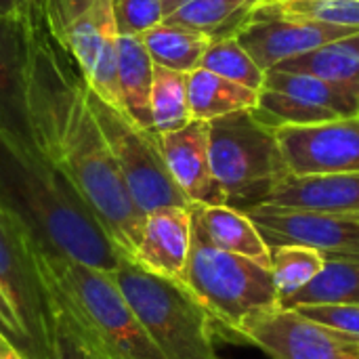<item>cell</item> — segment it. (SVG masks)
I'll list each match as a JSON object with an SVG mask.
<instances>
[{"label":"cell","mask_w":359,"mask_h":359,"mask_svg":"<svg viewBox=\"0 0 359 359\" xmlns=\"http://www.w3.org/2000/svg\"><path fill=\"white\" fill-rule=\"evenodd\" d=\"M259 2L263 0H187L164 21L198 29L217 40L233 36Z\"/></svg>","instance_id":"24"},{"label":"cell","mask_w":359,"mask_h":359,"mask_svg":"<svg viewBox=\"0 0 359 359\" xmlns=\"http://www.w3.org/2000/svg\"><path fill=\"white\" fill-rule=\"evenodd\" d=\"M158 137L168 172L185 198L202 206L225 204V194L210 164V122L191 120L179 130Z\"/></svg>","instance_id":"15"},{"label":"cell","mask_w":359,"mask_h":359,"mask_svg":"<svg viewBox=\"0 0 359 359\" xmlns=\"http://www.w3.org/2000/svg\"><path fill=\"white\" fill-rule=\"evenodd\" d=\"M154 61L141 34H120L118 38V84L124 114L141 128L154 130L151 120ZM156 133V130H154Z\"/></svg>","instance_id":"20"},{"label":"cell","mask_w":359,"mask_h":359,"mask_svg":"<svg viewBox=\"0 0 359 359\" xmlns=\"http://www.w3.org/2000/svg\"><path fill=\"white\" fill-rule=\"evenodd\" d=\"M267 204L316 210L359 223V172L284 177Z\"/></svg>","instance_id":"17"},{"label":"cell","mask_w":359,"mask_h":359,"mask_svg":"<svg viewBox=\"0 0 359 359\" xmlns=\"http://www.w3.org/2000/svg\"><path fill=\"white\" fill-rule=\"evenodd\" d=\"M86 95L135 204L145 215L166 206H191L168 172L158 133L137 126L122 109L99 99L88 86Z\"/></svg>","instance_id":"8"},{"label":"cell","mask_w":359,"mask_h":359,"mask_svg":"<svg viewBox=\"0 0 359 359\" xmlns=\"http://www.w3.org/2000/svg\"><path fill=\"white\" fill-rule=\"evenodd\" d=\"M111 278L164 358L219 359L212 320L181 282L154 276L130 259H122Z\"/></svg>","instance_id":"5"},{"label":"cell","mask_w":359,"mask_h":359,"mask_svg":"<svg viewBox=\"0 0 359 359\" xmlns=\"http://www.w3.org/2000/svg\"><path fill=\"white\" fill-rule=\"evenodd\" d=\"M187 0H162V4H164V17L166 15H170L175 8H179L181 4H185Z\"/></svg>","instance_id":"37"},{"label":"cell","mask_w":359,"mask_h":359,"mask_svg":"<svg viewBox=\"0 0 359 359\" xmlns=\"http://www.w3.org/2000/svg\"><path fill=\"white\" fill-rule=\"evenodd\" d=\"M181 284L208 311L215 334L227 339L259 311L280 307L269 265L212 246L191 217V250Z\"/></svg>","instance_id":"4"},{"label":"cell","mask_w":359,"mask_h":359,"mask_svg":"<svg viewBox=\"0 0 359 359\" xmlns=\"http://www.w3.org/2000/svg\"><path fill=\"white\" fill-rule=\"evenodd\" d=\"M250 111L261 124H265L271 130L280 126H305V124H318V122H328V120L339 118L337 114L324 107L305 103L286 93L271 90L265 86L259 90L257 107H252Z\"/></svg>","instance_id":"28"},{"label":"cell","mask_w":359,"mask_h":359,"mask_svg":"<svg viewBox=\"0 0 359 359\" xmlns=\"http://www.w3.org/2000/svg\"><path fill=\"white\" fill-rule=\"evenodd\" d=\"M29 118L36 149L72 181L122 257L130 259L145 212L99 128L80 69L44 25L40 0L32 27Z\"/></svg>","instance_id":"1"},{"label":"cell","mask_w":359,"mask_h":359,"mask_svg":"<svg viewBox=\"0 0 359 359\" xmlns=\"http://www.w3.org/2000/svg\"><path fill=\"white\" fill-rule=\"evenodd\" d=\"M34 2L36 0H0V13L2 15H8V17L23 19L32 11Z\"/></svg>","instance_id":"35"},{"label":"cell","mask_w":359,"mask_h":359,"mask_svg":"<svg viewBox=\"0 0 359 359\" xmlns=\"http://www.w3.org/2000/svg\"><path fill=\"white\" fill-rule=\"evenodd\" d=\"M282 4L290 13L320 23L359 29V0H297Z\"/></svg>","instance_id":"30"},{"label":"cell","mask_w":359,"mask_h":359,"mask_svg":"<svg viewBox=\"0 0 359 359\" xmlns=\"http://www.w3.org/2000/svg\"><path fill=\"white\" fill-rule=\"evenodd\" d=\"M0 202L27 227L38 248L114 273L122 252L72 181L34 145L0 126Z\"/></svg>","instance_id":"2"},{"label":"cell","mask_w":359,"mask_h":359,"mask_svg":"<svg viewBox=\"0 0 359 359\" xmlns=\"http://www.w3.org/2000/svg\"><path fill=\"white\" fill-rule=\"evenodd\" d=\"M141 38L156 65L185 74H191L200 67L202 57L212 42L210 36L170 21H160L158 25L143 32Z\"/></svg>","instance_id":"23"},{"label":"cell","mask_w":359,"mask_h":359,"mask_svg":"<svg viewBox=\"0 0 359 359\" xmlns=\"http://www.w3.org/2000/svg\"><path fill=\"white\" fill-rule=\"evenodd\" d=\"M120 34H143L164 21L162 0H114Z\"/></svg>","instance_id":"31"},{"label":"cell","mask_w":359,"mask_h":359,"mask_svg":"<svg viewBox=\"0 0 359 359\" xmlns=\"http://www.w3.org/2000/svg\"><path fill=\"white\" fill-rule=\"evenodd\" d=\"M50 38L74 59L86 86L122 107L118 84V21L114 0H40Z\"/></svg>","instance_id":"7"},{"label":"cell","mask_w":359,"mask_h":359,"mask_svg":"<svg viewBox=\"0 0 359 359\" xmlns=\"http://www.w3.org/2000/svg\"><path fill=\"white\" fill-rule=\"evenodd\" d=\"M210 164L225 204L242 212L267 204L278 183L290 175L276 130L250 109L210 120Z\"/></svg>","instance_id":"6"},{"label":"cell","mask_w":359,"mask_h":359,"mask_svg":"<svg viewBox=\"0 0 359 359\" xmlns=\"http://www.w3.org/2000/svg\"><path fill=\"white\" fill-rule=\"evenodd\" d=\"M0 334H4L25 355L32 358V347L27 343V337H25V332H23V328H21V324H19V320H17V316H15V311H13V307H11V303H8L2 288H0Z\"/></svg>","instance_id":"34"},{"label":"cell","mask_w":359,"mask_h":359,"mask_svg":"<svg viewBox=\"0 0 359 359\" xmlns=\"http://www.w3.org/2000/svg\"><path fill=\"white\" fill-rule=\"evenodd\" d=\"M271 2H297V0H271Z\"/></svg>","instance_id":"38"},{"label":"cell","mask_w":359,"mask_h":359,"mask_svg":"<svg viewBox=\"0 0 359 359\" xmlns=\"http://www.w3.org/2000/svg\"><path fill=\"white\" fill-rule=\"evenodd\" d=\"M299 313L305 318L330 326L341 332H349L359 337V303H345V305H311L299 307Z\"/></svg>","instance_id":"33"},{"label":"cell","mask_w":359,"mask_h":359,"mask_svg":"<svg viewBox=\"0 0 359 359\" xmlns=\"http://www.w3.org/2000/svg\"><path fill=\"white\" fill-rule=\"evenodd\" d=\"M0 359H32L25 355L13 341H8L4 334H0Z\"/></svg>","instance_id":"36"},{"label":"cell","mask_w":359,"mask_h":359,"mask_svg":"<svg viewBox=\"0 0 359 359\" xmlns=\"http://www.w3.org/2000/svg\"><path fill=\"white\" fill-rule=\"evenodd\" d=\"M36 11L38 0L23 19L0 13V126L29 145H34L29 118V57Z\"/></svg>","instance_id":"14"},{"label":"cell","mask_w":359,"mask_h":359,"mask_svg":"<svg viewBox=\"0 0 359 359\" xmlns=\"http://www.w3.org/2000/svg\"><path fill=\"white\" fill-rule=\"evenodd\" d=\"M269 246H307L322 255H359V223L316 210L261 204L246 212Z\"/></svg>","instance_id":"13"},{"label":"cell","mask_w":359,"mask_h":359,"mask_svg":"<svg viewBox=\"0 0 359 359\" xmlns=\"http://www.w3.org/2000/svg\"><path fill=\"white\" fill-rule=\"evenodd\" d=\"M320 273L280 303L282 309L359 303V255H324Z\"/></svg>","instance_id":"21"},{"label":"cell","mask_w":359,"mask_h":359,"mask_svg":"<svg viewBox=\"0 0 359 359\" xmlns=\"http://www.w3.org/2000/svg\"><path fill=\"white\" fill-rule=\"evenodd\" d=\"M227 341L252 345L271 359H359V337L282 307L248 316Z\"/></svg>","instance_id":"10"},{"label":"cell","mask_w":359,"mask_h":359,"mask_svg":"<svg viewBox=\"0 0 359 359\" xmlns=\"http://www.w3.org/2000/svg\"><path fill=\"white\" fill-rule=\"evenodd\" d=\"M265 88L286 93L294 99H301L305 103L324 107L339 118H351L358 116V109H353L332 86L322 82L320 78H313L309 74H297V72H284V69H269L265 72Z\"/></svg>","instance_id":"27"},{"label":"cell","mask_w":359,"mask_h":359,"mask_svg":"<svg viewBox=\"0 0 359 359\" xmlns=\"http://www.w3.org/2000/svg\"><path fill=\"white\" fill-rule=\"evenodd\" d=\"M326 257L307 246H269V271L280 303L307 286L324 267Z\"/></svg>","instance_id":"26"},{"label":"cell","mask_w":359,"mask_h":359,"mask_svg":"<svg viewBox=\"0 0 359 359\" xmlns=\"http://www.w3.org/2000/svg\"><path fill=\"white\" fill-rule=\"evenodd\" d=\"M187 78L189 74L185 72H177L154 63L149 105H151L154 130L158 135L179 130L194 120L189 109V97H187Z\"/></svg>","instance_id":"25"},{"label":"cell","mask_w":359,"mask_h":359,"mask_svg":"<svg viewBox=\"0 0 359 359\" xmlns=\"http://www.w3.org/2000/svg\"><path fill=\"white\" fill-rule=\"evenodd\" d=\"M46 359H95L55 301H53L50 341H48Z\"/></svg>","instance_id":"32"},{"label":"cell","mask_w":359,"mask_h":359,"mask_svg":"<svg viewBox=\"0 0 359 359\" xmlns=\"http://www.w3.org/2000/svg\"><path fill=\"white\" fill-rule=\"evenodd\" d=\"M191 217L212 246L269 265V244L246 212L227 204H191Z\"/></svg>","instance_id":"19"},{"label":"cell","mask_w":359,"mask_h":359,"mask_svg":"<svg viewBox=\"0 0 359 359\" xmlns=\"http://www.w3.org/2000/svg\"><path fill=\"white\" fill-rule=\"evenodd\" d=\"M53 301L95 359H166L137 320L111 273L40 250Z\"/></svg>","instance_id":"3"},{"label":"cell","mask_w":359,"mask_h":359,"mask_svg":"<svg viewBox=\"0 0 359 359\" xmlns=\"http://www.w3.org/2000/svg\"><path fill=\"white\" fill-rule=\"evenodd\" d=\"M0 288L4 290L32 347V359H46L53 297L40 269V248L27 227L0 202Z\"/></svg>","instance_id":"9"},{"label":"cell","mask_w":359,"mask_h":359,"mask_svg":"<svg viewBox=\"0 0 359 359\" xmlns=\"http://www.w3.org/2000/svg\"><path fill=\"white\" fill-rule=\"evenodd\" d=\"M355 27L320 23L290 13L282 2L263 0L242 21L233 34L257 65L265 72L328 42L355 36Z\"/></svg>","instance_id":"11"},{"label":"cell","mask_w":359,"mask_h":359,"mask_svg":"<svg viewBox=\"0 0 359 359\" xmlns=\"http://www.w3.org/2000/svg\"><path fill=\"white\" fill-rule=\"evenodd\" d=\"M276 137L294 177L359 172V114L305 126H280Z\"/></svg>","instance_id":"12"},{"label":"cell","mask_w":359,"mask_h":359,"mask_svg":"<svg viewBox=\"0 0 359 359\" xmlns=\"http://www.w3.org/2000/svg\"><path fill=\"white\" fill-rule=\"evenodd\" d=\"M200 67L255 90H261L265 82V69L257 65V61L248 55V50L240 44L236 36L212 40L202 57Z\"/></svg>","instance_id":"29"},{"label":"cell","mask_w":359,"mask_h":359,"mask_svg":"<svg viewBox=\"0 0 359 359\" xmlns=\"http://www.w3.org/2000/svg\"><path fill=\"white\" fill-rule=\"evenodd\" d=\"M191 250V206H166L145 215L139 244L130 257L141 269L181 282Z\"/></svg>","instance_id":"16"},{"label":"cell","mask_w":359,"mask_h":359,"mask_svg":"<svg viewBox=\"0 0 359 359\" xmlns=\"http://www.w3.org/2000/svg\"><path fill=\"white\" fill-rule=\"evenodd\" d=\"M187 97L194 120H215L257 107L259 90L231 82L215 72L198 67L187 78Z\"/></svg>","instance_id":"22"},{"label":"cell","mask_w":359,"mask_h":359,"mask_svg":"<svg viewBox=\"0 0 359 359\" xmlns=\"http://www.w3.org/2000/svg\"><path fill=\"white\" fill-rule=\"evenodd\" d=\"M276 69L320 78L359 111V34L303 53L280 63Z\"/></svg>","instance_id":"18"}]
</instances>
